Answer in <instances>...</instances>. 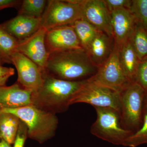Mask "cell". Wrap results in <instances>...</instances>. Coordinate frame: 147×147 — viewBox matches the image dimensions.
I'll return each instance as SVG.
<instances>
[{"mask_svg":"<svg viewBox=\"0 0 147 147\" xmlns=\"http://www.w3.org/2000/svg\"><path fill=\"white\" fill-rule=\"evenodd\" d=\"M1 112L18 117L28 128V137L42 144L55 136L59 124L56 114L33 105L21 108L3 109Z\"/></svg>","mask_w":147,"mask_h":147,"instance_id":"3","label":"cell"},{"mask_svg":"<svg viewBox=\"0 0 147 147\" xmlns=\"http://www.w3.org/2000/svg\"><path fill=\"white\" fill-rule=\"evenodd\" d=\"M118 48L120 62L123 70L129 81L134 82L141 61L135 53L129 40Z\"/></svg>","mask_w":147,"mask_h":147,"instance_id":"17","label":"cell"},{"mask_svg":"<svg viewBox=\"0 0 147 147\" xmlns=\"http://www.w3.org/2000/svg\"><path fill=\"white\" fill-rule=\"evenodd\" d=\"M81 46L87 51L92 41L100 32L84 18L77 20L72 25Z\"/></svg>","mask_w":147,"mask_h":147,"instance_id":"19","label":"cell"},{"mask_svg":"<svg viewBox=\"0 0 147 147\" xmlns=\"http://www.w3.org/2000/svg\"><path fill=\"white\" fill-rule=\"evenodd\" d=\"M15 73L14 69L0 65V87L6 86V84L11 76Z\"/></svg>","mask_w":147,"mask_h":147,"instance_id":"28","label":"cell"},{"mask_svg":"<svg viewBox=\"0 0 147 147\" xmlns=\"http://www.w3.org/2000/svg\"><path fill=\"white\" fill-rule=\"evenodd\" d=\"M89 79L120 93L132 82L123 70L120 62L119 49L116 45L107 61L98 67L96 73Z\"/></svg>","mask_w":147,"mask_h":147,"instance_id":"8","label":"cell"},{"mask_svg":"<svg viewBox=\"0 0 147 147\" xmlns=\"http://www.w3.org/2000/svg\"><path fill=\"white\" fill-rule=\"evenodd\" d=\"M146 144H147V113L144 114L142 126L138 131L126 139L123 146L137 147Z\"/></svg>","mask_w":147,"mask_h":147,"instance_id":"24","label":"cell"},{"mask_svg":"<svg viewBox=\"0 0 147 147\" xmlns=\"http://www.w3.org/2000/svg\"><path fill=\"white\" fill-rule=\"evenodd\" d=\"M21 3L19 0H0V11L10 7L18 9Z\"/></svg>","mask_w":147,"mask_h":147,"instance_id":"29","label":"cell"},{"mask_svg":"<svg viewBox=\"0 0 147 147\" xmlns=\"http://www.w3.org/2000/svg\"><path fill=\"white\" fill-rule=\"evenodd\" d=\"M94 108L97 118L91 127V134L113 144L123 146L133 133L122 127L118 111L112 108Z\"/></svg>","mask_w":147,"mask_h":147,"instance_id":"5","label":"cell"},{"mask_svg":"<svg viewBox=\"0 0 147 147\" xmlns=\"http://www.w3.org/2000/svg\"><path fill=\"white\" fill-rule=\"evenodd\" d=\"M82 18L99 31L113 37L111 13L104 0H84Z\"/></svg>","mask_w":147,"mask_h":147,"instance_id":"12","label":"cell"},{"mask_svg":"<svg viewBox=\"0 0 147 147\" xmlns=\"http://www.w3.org/2000/svg\"><path fill=\"white\" fill-rule=\"evenodd\" d=\"M104 1L110 12L121 9H129L131 3V0H104Z\"/></svg>","mask_w":147,"mask_h":147,"instance_id":"26","label":"cell"},{"mask_svg":"<svg viewBox=\"0 0 147 147\" xmlns=\"http://www.w3.org/2000/svg\"><path fill=\"white\" fill-rule=\"evenodd\" d=\"M129 9L137 24L147 31V0H131Z\"/></svg>","mask_w":147,"mask_h":147,"instance_id":"23","label":"cell"},{"mask_svg":"<svg viewBox=\"0 0 147 147\" xmlns=\"http://www.w3.org/2000/svg\"><path fill=\"white\" fill-rule=\"evenodd\" d=\"M0 25L18 41H21L31 36L41 27L42 17L34 18L18 14Z\"/></svg>","mask_w":147,"mask_h":147,"instance_id":"14","label":"cell"},{"mask_svg":"<svg viewBox=\"0 0 147 147\" xmlns=\"http://www.w3.org/2000/svg\"><path fill=\"white\" fill-rule=\"evenodd\" d=\"M45 42L49 55L65 50L83 49L72 25L47 30Z\"/></svg>","mask_w":147,"mask_h":147,"instance_id":"10","label":"cell"},{"mask_svg":"<svg viewBox=\"0 0 147 147\" xmlns=\"http://www.w3.org/2000/svg\"><path fill=\"white\" fill-rule=\"evenodd\" d=\"M84 0H49L42 16V25L46 30L71 25L83 18Z\"/></svg>","mask_w":147,"mask_h":147,"instance_id":"6","label":"cell"},{"mask_svg":"<svg viewBox=\"0 0 147 147\" xmlns=\"http://www.w3.org/2000/svg\"><path fill=\"white\" fill-rule=\"evenodd\" d=\"M20 120L9 113L0 112V138L13 144L17 136Z\"/></svg>","mask_w":147,"mask_h":147,"instance_id":"18","label":"cell"},{"mask_svg":"<svg viewBox=\"0 0 147 147\" xmlns=\"http://www.w3.org/2000/svg\"><path fill=\"white\" fill-rule=\"evenodd\" d=\"M4 63H5V61L0 57V65H2Z\"/></svg>","mask_w":147,"mask_h":147,"instance_id":"32","label":"cell"},{"mask_svg":"<svg viewBox=\"0 0 147 147\" xmlns=\"http://www.w3.org/2000/svg\"><path fill=\"white\" fill-rule=\"evenodd\" d=\"M47 1L23 0L18 9V14L34 18H41L47 6Z\"/></svg>","mask_w":147,"mask_h":147,"instance_id":"22","label":"cell"},{"mask_svg":"<svg viewBox=\"0 0 147 147\" xmlns=\"http://www.w3.org/2000/svg\"><path fill=\"white\" fill-rule=\"evenodd\" d=\"M134 82L147 92V58L140 61Z\"/></svg>","mask_w":147,"mask_h":147,"instance_id":"25","label":"cell"},{"mask_svg":"<svg viewBox=\"0 0 147 147\" xmlns=\"http://www.w3.org/2000/svg\"><path fill=\"white\" fill-rule=\"evenodd\" d=\"M11 64L18 73L17 82L26 89L36 92L43 81V70L36 64L19 52L13 53L10 58Z\"/></svg>","mask_w":147,"mask_h":147,"instance_id":"9","label":"cell"},{"mask_svg":"<svg viewBox=\"0 0 147 147\" xmlns=\"http://www.w3.org/2000/svg\"><path fill=\"white\" fill-rule=\"evenodd\" d=\"M115 45L113 37L100 32L92 41L87 52L92 63L98 67L110 57Z\"/></svg>","mask_w":147,"mask_h":147,"instance_id":"16","label":"cell"},{"mask_svg":"<svg viewBox=\"0 0 147 147\" xmlns=\"http://www.w3.org/2000/svg\"><path fill=\"white\" fill-rule=\"evenodd\" d=\"M98 69L86 51L81 49L50 54L43 71L57 79L76 82L91 78L96 73Z\"/></svg>","mask_w":147,"mask_h":147,"instance_id":"1","label":"cell"},{"mask_svg":"<svg viewBox=\"0 0 147 147\" xmlns=\"http://www.w3.org/2000/svg\"><path fill=\"white\" fill-rule=\"evenodd\" d=\"M140 61L147 58V31L139 24H136L129 39Z\"/></svg>","mask_w":147,"mask_h":147,"instance_id":"20","label":"cell"},{"mask_svg":"<svg viewBox=\"0 0 147 147\" xmlns=\"http://www.w3.org/2000/svg\"><path fill=\"white\" fill-rule=\"evenodd\" d=\"M113 37L115 45L120 48L127 42L137 24L128 9H121L110 12Z\"/></svg>","mask_w":147,"mask_h":147,"instance_id":"13","label":"cell"},{"mask_svg":"<svg viewBox=\"0 0 147 147\" xmlns=\"http://www.w3.org/2000/svg\"><path fill=\"white\" fill-rule=\"evenodd\" d=\"M86 103L94 107L113 108L120 113L121 93L90 79L74 96L70 105Z\"/></svg>","mask_w":147,"mask_h":147,"instance_id":"7","label":"cell"},{"mask_svg":"<svg viewBox=\"0 0 147 147\" xmlns=\"http://www.w3.org/2000/svg\"><path fill=\"white\" fill-rule=\"evenodd\" d=\"M43 77L41 87L32 93V105L55 114L63 113L68 109L74 96L88 79L65 81L50 76L44 71Z\"/></svg>","mask_w":147,"mask_h":147,"instance_id":"2","label":"cell"},{"mask_svg":"<svg viewBox=\"0 0 147 147\" xmlns=\"http://www.w3.org/2000/svg\"><path fill=\"white\" fill-rule=\"evenodd\" d=\"M144 114L147 113V92H146L144 100Z\"/></svg>","mask_w":147,"mask_h":147,"instance_id":"31","label":"cell"},{"mask_svg":"<svg viewBox=\"0 0 147 147\" xmlns=\"http://www.w3.org/2000/svg\"><path fill=\"white\" fill-rule=\"evenodd\" d=\"M145 94L144 90L135 82H131L121 93V124L133 134L143 123Z\"/></svg>","mask_w":147,"mask_h":147,"instance_id":"4","label":"cell"},{"mask_svg":"<svg viewBox=\"0 0 147 147\" xmlns=\"http://www.w3.org/2000/svg\"><path fill=\"white\" fill-rule=\"evenodd\" d=\"M28 138V128L25 124L20 120L17 136L13 147H24Z\"/></svg>","mask_w":147,"mask_h":147,"instance_id":"27","label":"cell"},{"mask_svg":"<svg viewBox=\"0 0 147 147\" xmlns=\"http://www.w3.org/2000/svg\"><path fill=\"white\" fill-rule=\"evenodd\" d=\"M19 41L0 25V57L5 63H11L10 58L16 52Z\"/></svg>","mask_w":147,"mask_h":147,"instance_id":"21","label":"cell"},{"mask_svg":"<svg viewBox=\"0 0 147 147\" xmlns=\"http://www.w3.org/2000/svg\"><path fill=\"white\" fill-rule=\"evenodd\" d=\"M0 147H11V145L0 138Z\"/></svg>","mask_w":147,"mask_h":147,"instance_id":"30","label":"cell"},{"mask_svg":"<svg viewBox=\"0 0 147 147\" xmlns=\"http://www.w3.org/2000/svg\"><path fill=\"white\" fill-rule=\"evenodd\" d=\"M47 30L41 27L32 35L19 41L16 51L22 53L45 70L49 55L45 45Z\"/></svg>","mask_w":147,"mask_h":147,"instance_id":"11","label":"cell"},{"mask_svg":"<svg viewBox=\"0 0 147 147\" xmlns=\"http://www.w3.org/2000/svg\"><path fill=\"white\" fill-rule=\"evenodd\" d=\"M32 92L17 82L9 86L0 87V112L4 109L17 108L32 105Z\"/></svg>","mask_w":147,"mask_h":147,"instance_id":"15","label":"cell"}]
</instances>
